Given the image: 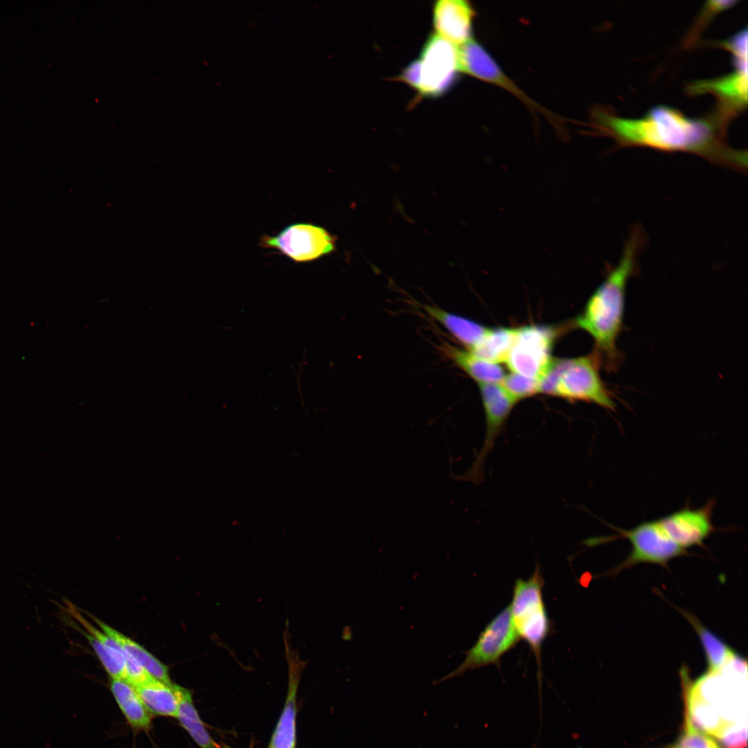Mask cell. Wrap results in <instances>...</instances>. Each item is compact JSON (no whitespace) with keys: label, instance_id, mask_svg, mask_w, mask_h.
<instances>
[{"label":"cell","instance_id":"cell-1","mask_svg":"<svg viewBox=\"0 0 748 748\" xmlns=\"http://www.w3.org/2000/svg\"><path fill=\"white\" fill-rule=\"evenodd\" d=\"M594 121L596 128L623 145L690 152L720 166L740 171L747 168L746 153L727 146L708 122L690 119L669 107H654L636 120L597 110Z\"/></svg>","mask_w":748,"mask_h":748},{"label":"cell","instance_id":"cell-2","mask_svg":"<svg viewBox=\"0 0 748 748\" xmlns=\"http://www.w3.org/2000/svg\"><path fill=\"white\" fill-rule=\"evenodd\" d=\"M642 240V233L634 230L618 265L609 271L575 321L577 327L592 337L609 371H616L623 361L616 343L623 329L626 286L636 271Z\"/></svg>","mask_w":748,"mask_h":748},{"label":"cell","instance_id":"cell-3","mask_svg":"<svg viewBox=\"0 0 748 748\" xmlns=\"http://www.w3.org/2000/svg\"><path fill=\"white\" fill-rule=\"evenodd\" d=\"M685 700L696 718L718 738L727 729L747 722V663L736 654L715 672L690 684L682 670Z\"/></svg>","mask_w":748,"mask_h":748},{"label":"cell","instance_id":"cell-4","mask_svg":"<svg viewBox=\"0 0 748 748\" xmlns=\"http://www.w3.org/2000/svg\"><path fill=\"white\" fill-rule=\"evenodd\" d=\"M600 359L598 353L571 359L553 358L539 380V393L593 402L614 411L613 395L599 374Z\"/></svg>","mask_w":748,"mask_h":748},{"label":"cell","instance_id":"cell-5","mask_svg":"<svg viewBox=\"0 0 748 748\" xmlns=\"http://www.w3.org/2000/svg\"><path fill=\"white\" fill-rule=\"evenodd\" d=\"M544 579L540 567L526 580L518 578L515 582L508 608L512 621L519 636L534 654L541 677V652L543 643L551 631V624L543 597Z\"/></svg>","mask_w":748,"mask_h":748},{"label":"cell","instance_id":"cell-6","mask_svg":"<svg viewBox=\"0 0 748 748\" xmlns=\"http://www.w3.org/2000/svg\"><path fill=\"white\" fill-rule=\"evenodd\" d=\"M519 639L508 606L486 625L474 645L465 652L464 661L435 684L459 677L468 670L499 665L501 657L515 648Z\"/></svg>","mask_w":748,"mask_h":748},{"label":"cell","instance_id":"cell-7","mask_svg":"<svg viewBox=\"0 0 748 748\" xmlns=\"http://www.w3.org/2000/svg\"><path fill=\"white\" fill-rule=\"evenodd\" d=\"M415 87L425 96H438L453 84L460 71L458 46L437 34L431 35L421 51Z\"/></svg>","mask_w":748,"mask_h":748},{"label":"cell","instance_id":"cell-8","mask_svg":"<svg viewBox=\"0 0 748 748\" xmlns=\"http://www.w3.org/2000/svg\"><path fill=\"white\" fill-rule=\"evenodd\" d=\"M614 530L618 535L613 537L627 539L632 550L626 559L612 571L614 573L642 562L666 567L670 560L687 553L670 537L657 519L641 522L630 529Z\"/></svg>","mask_w":748,"mask_h":748},{"label":"cell","instance_id":"cell-9","mask_svg":"<svg viewBox=\"0 0 748 748\" xmlns=\"http://www.w3.org/2000/svg\"><path fill=\"white\" fill-rule=\"evenodd\" d=\"M556 332L553 328L545 326L517 328L515 342L505 362L512 373L540 380L553 359L551 353Z\"/></svg>","mask_w":748,"mask_h":748},{"label":"cell","instance_id":"cell-10","mask_svg":"<svg viewBox=\"0 0 748 748\" xmlns=\"http://www.w3.org/2000/svg\"><path fill=\"white\" fill-rule=\"evenodd\" d=\"M458 52L460 71L508 91L529 109L544 114L558 130L560 135L564 134L561 118L539 105L517 87L479 43L471 38L458 46Z\"/></svg>","mask_w":748,"mask_h":748},{"label":"cell","instance_id":"cell-11","mask_svg":"<svg viewBox=\"0 0 748 748\" xmlns=\"http://www.w3.org/2000/svg\"><path fill=\"white\" fill-rule=\"evenodd\" d=\"M335 242V238L321 226L296 223L276 235L262 236L260 245L276 249L296 262H306L332 253Z\"/></svg>","mask_w":748,"mask_h":748},{"label":"cell","instance_id":"cell-12","mask_svg":"<svg viewBox=\"0 0 748 748\" xmlns=\"http://www.w3.org/2000/svg\"><path fill=\"white\" fill-rule=\"evenodd\" d=\"M714 499H710L700 508L685 506L658 521L670 537L679 546L687 548L703 546L704 541L715 531L712 523Z\"/></svg>","mask_w":748,"mask_h":748},{"label":"cell","instance_id":"cell-13","mask_svg":"<svg viewBox=\"0 0 748 748\" xmlns=\"http://www.w3.org/2000/svg\"><path fill=\"white\" fill-rule=\"evenodd\" d=\"M287 622L283 632L285 657L288 666V690L285 706L271 736L268 748H295L296 694L302 672L307 661L302 660L298 651L292 648Z\"/></svg>","mask_w":748,"mask_h":748},{"label":"cell","instance_id":"cell-14","mask_svg":"<svg viewBox=\"0 0 748 748\" xmlns=\"http://www.w3.org/2000/svg\"><path fill=\"white\" fill-rule=\"evenodd\" d=\"M486 419V436L481 452L471 469L465 474V479L476 481L479 469L481 467L485 456L492 448V443L499 434L512 408L517 402L502 388L499 383H479Z\"/></svg>","mask_w":748,"mask_h":748},{"label":"cell","instance_id":"cell-15","mask_svg":"<svg viewBox=\"0 0 748 748\" xmlns=\"http://www.w3.org/2000/svg\"><path fill=\"white\" fill-rule=\"evenodd\" d=\"M474 10L463 0H439L433 6V24L437 35L452 44L470 39Z\"/></svg>","mask_w":748,"mask_h":748},{"label":"cell","instance_id":"cell-16","mask_svg":"<svg viewBox=\"0 0 748 748\" xmlns=\"http://www.w3.org/2000/svg\"><path fill=\"white\" fill-rule=\"evenodd\" d=\"M423 309L468 350L482 339L489 329L471 319L447 312L436 305H425Z\"/></svg>","mask_w":748,"mask_h":748},{"label":"cell","instance_id":"cell-17","mask_svg":"<svg viewBox=\"0 0 748 748\" xmlns=\"http://www.w3.org/2000/svg\"><path fill=\"white\" fill-rule=\"evenodd\" d=\"M112 695L134 731H148L151 728V715L145 706L136 688L122 679H111Z\"/></svg>","mask_w":748,"mask_h":748},{"label":"cell","instance_id":"cell-18","mask_svg":"<svg viewBox=\"0 0 748 748\" xmlns=\"http://www.w3.org/2000/svg\"><path fill=\"white\" fill-rule=\"evenodd\" d=\"M82 612L90 618L102 631L113 638L125 651L139 662L152 677L168 685L172 684L169 677L168 667L139 643L112 627L93 614L86 611H82Z\"/></svg>","mask_w":748,"mask_h":748},{"label":"cell","instance_id":"cell-19","mask_svg":"<svg viewBox=\"0 0 748 748\" xmlns=\"http://www.w3.org/2000/svg\"><path fill=\"white\" fill-rule=\"evenodd\" d=\"M444 350L448 357L471 378L479 383H499L505 376L498 364L477 357L466 349L445 344Z\"/></svg>","mask_w":748,"mask_h":748},{"label":"cell","instance_id":"cell-20","mask_svg":"<svg viewBox=\"0 0 748 748\" xmlns=\"http://www.w3.org/2000/svg\"><path fill=\"white\" fill-rule=\"evenodd\" d=\"M172 688L179 701L177 718L181 726L200 748H222L206 729L194 706L192 693L175 684H172Z\"/></svg>","mask_w":748,"mask_h":748},{"label":"cell","instance_id":"cell-21","mask_svg":"<svg viewBox=\"0 0 748 748\" xmlns=\"http://www.w3.org/2000/svg\"><path fill=\"white\" fill-rule=\"evenodd\" d=\"M172 684L152 678L135 688L150 714L177 718L179 701Z\"/></svg>","mask_w":748,"mask_h":748},{"label":"cell","instance_id":"cell-22","mask_svg":"<svg viewBox=\"0 0 748 748\" xmlns=\"http://www.w3.org/2000/svg\"><path fill=\"white\" fill-rule=\"evenodd\" d=\"M675 608H677L675 607ZM697 634L708 663L707 672H715L726 665L737 653L720 638L706 628L693 614L677 608Z\"/></svg>","mask_w":748,"mask_h":748},{"label":"cell","instance_id":"cell-23","mask_svg":"<svg viewBox=\"0 0 748 748\" xmlns=\"http://www.w3.org/2000/svg\"><path fill=\"white\" fill-rule=\"evenodd\" d=\"M516 335L517 328H489L482 339L469 351L492 363L505 362Z\"/></svg>","mask_w":748,"mask_h":748},{"label":"cell","instance_id":"cell-24","mask_svg":"<svg viewBox=\"0 0 748 748\" xmlns=\"http://www.w3.org/2000/svg\"><path fill=\"white\" fill-rule=\"evenodd\" d=\"M691 89L696 92L711 91L727 103L741 107L747 104V71L738 70L720 79L695 84Z\"/></svg>","mask_w":748,"mask_h":748},{"label":"cell","instance_id":"cell-25","mask_svg":"<svg viewBox=\"0 0 748 748\" xmlns=\"http://www.w3.org/2000/svg\"><path fill=\"white\" fill-rule=\"evenodd\" d=\"M61 618L66 624L80 632L85 638L111 678L123 679V668L114 659L110 650L100 641L84 629L82 630L81 626L75 621L69 618L66 614L61 616Z\"/></svg>","mask_w":748,"mask_h":748},{"label":"cell","instance_id":"cell-26","mask_svg":"<svg viewBox=\"0 0 748 748\" xmlns=\"http://www.w3.org/2000/svg\"><path fill=\"white\" fill-rule=\"evenodd\" d=\"M506 392L515 401L539 393V380L511 373L499 382Z\"/></svg>","mask_w":748,"mask_h":748},{"label":"cell","instance_id":"cell-27","mask_svg":"<svg viewBox=\"0 0 748 748\" xmlns=\"http://www.w3.org/2000/svg\"><path fill=\"white\" fill-rule=\"evenodd\" d=\"M747 30H745L723 43V45L735 55L738 70L745 71H747Z\"/></svg>","mask_w":748,"mask_h":748},{"label":"cell","instance_id":"cell-28","mask_svg":"<svg viewBox=\"0 0 748 748\" xmlns=\"http://www.w3.org/2000/svg\"><path fill=\"white\" fill-rule=\"evenodd\" d=\"M675 748H679V747H676Z\"/></svg>","mask_w":748,"mask_h":748}]
</instances>
